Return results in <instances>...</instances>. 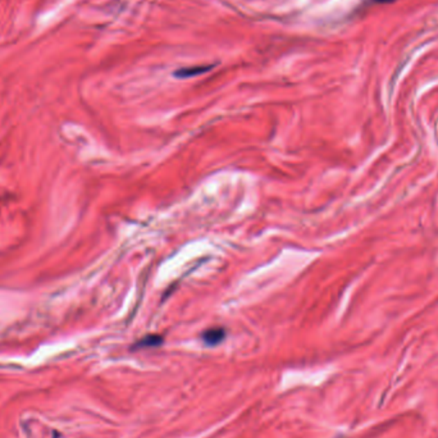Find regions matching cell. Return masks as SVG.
I'll list each match as a JSON object with an SVG mask.
<instances>
[{"mask_svg": "<svg viewBox=\"0 0 438 438\" xmlns=\"http://www.w3.org/2000/svg\"><path fill=\"white\" fill-rule=\"evenodd\" d=\"M225 338H226V331L219 327L207 329L202 335V341L209 346L218 345L225 340Z\"/></svg>", "mask_w": 438, "mask_h": 438, "instance_id": "1", "label": "cell"}, {"mask_svg": "<svg viewBox=\"0 0 438 438\" xmlns=\"http://www.w3.org/2000/svg\"><path fill=\"white\" fill-rule=\"evenodd\" d=\"M216 67V64H208V66H195V67L181 68L175 72V77L177 78H189V77L199 76L202 73L209 72L211 69Z\"/></svg>", "mask_w": 438, "mask_h": 438, "instance_id": "2", "label": "cell"}, {"mask_svg": "<svg viewBox=\"0 0 438 438\" xmlns=\"http://www.w3.org/2000/svg\"><path fill=\"white\" fill-rule=\"evenodd\" d=\"M163 344V338L159 335H148L136 342V349H145V347H157Z\"/></svg>", "mask_w": 438, "mask_h": 438, "instance_id": "3", "label": "cell"}, {"mask_svg": "<svg viewBox=\"0 0 438 438\" xmlns=\"http://www.w3.org/2000/svg\"><path fill=\"white\" fill-rule=\"evenodd\" d=\"M373 3H378V4H387V3H394L396 0H371Z\"/></svg>", "mask_w": 438, "mask_h": 438, "instance_id": "4", "label": "cell"}]
</instances>
